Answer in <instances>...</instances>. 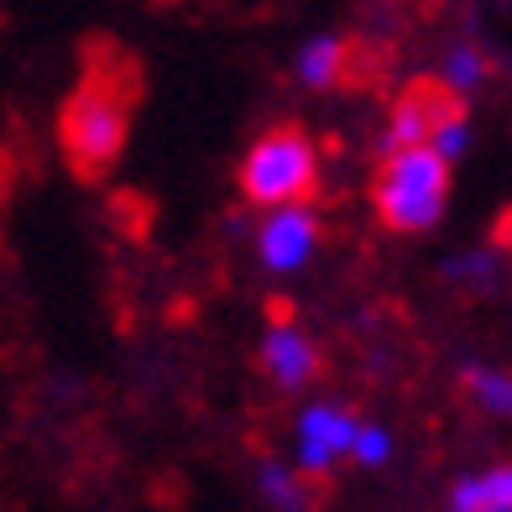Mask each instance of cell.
<instances>
[{
    "label": "cell",
    "instance_id": "1",
    "mask_svg": "<svg viewBox=\"0 0 512 512\" xmlns=\"http://www.w3.org/2000/svg\"><path fill=\"white\" fill-rule=\"evenodd\" d=\"M136 89L142 74L126 58H100L84 68L79 89L58 110V147L68 157V168L79 178H105L126 152L131 115H136Z\"/></svg>",
    "mask_w": 512,
    "mask_h": 512
},
{
    "label": "cell",
    "instance_id": "2",
    "mask_svg": "<svg viewBox=\"0 0 512 512\" xmlns=\"http://www.w3.org/2000/svg\"><path fill=\"white\" fill-rule=\"evenodd\" d=\"M371 204H377V220L398 236L434 230L450 204V162L424 142L387 147L377 162V178H371Z\"/></svg>",
    "mask_w": 512,
    "mask_h": 512
},
{
    "label": "cell",
    "instance_id": "3",
    "mask_svg": "<svg viewBox=\"0 0 512 512\" xmlns=\"http://www.w3.org/2000/svg\"><path fill=\"white\" fill-rule=\"evenodd\" d=\"M236 183L246 204L256 209H277V204H309L314 189H319V147L304 126H272L262 131L256 142L246 147L241 168H236Z\"/></svg>",
    "mask_w": 512,
    "mask_h": 512
},
{
    "label": "cell",
    "instance_id": "4",
    "mask_svg": "<svg viewBox=\"0 0 512 512\" xmlns=\"http://www.w3.org/2000/svg\"><path fill=\"white\" fill-rule=\"evenodd\" d=\"M455 115H465V100L455 95V89L445 84V79H408L403 89H398V100H392V110H387V136H382V152L387 147H418L424 142L429 147V136L445 126V121H455Z\"/></svg>",
    "mask_w": 512,
    "mask_h": 512
},
{
    "label": "cell",
    "instance_id": "5",
    "mask_svg": "<svg viewBox=\"0 0 512 512\" xmlns=\"http://www.w3.org/2000/svg\"><path fill=\"white\" fill-rule=\"evenodd\" d=\"M262 371L283 387V392H298V387H309L319 371H324V356H319V345L298 330V324L288 319V309L277 304L272 309V324H267V335H262Z\"/></svg>",
    "mask_w": 512,
    "mask_h": 512
},
{
    "label": "cell",
    "instance_id": "6",
    "mask_svg": "<svg viewBox=\"0 0 512 512\" xmlns=\"http://www.w3.org/2000/svg\"><path fill=\"white\" fill-rule=\"evenodd\" d=\"M256 251L272 272H298L319 251V215L309 204H277L272 220L256 230Z\"/></svg>",
    "mask_w": 512,
    "mask_h": 512
},
{
    "label": "cell",
    "instance_id": "7",
    "mask_svg": "<svg viewBox=\"0 0 512 512\" xmlns=\"http://www.w3.org/2000/svg\"><path fill=\"white\" fill-rule=\"evenodd\" d=\"M356 424L361 418L340 403H314L298 418V465H304V476H324L340 455H351Z\"/></svg>",
    "mask_w": 512,
    "mask_h": 512
},
{
    "label": "cell",
    "instance_id": "8",
    "mask_svg": "<svg viewBox=\"0 0 512 512\" xmlns=\"http://www.w3.org/2000/svg\"><path fill=\"white\" fill-rule=\"evenodd\" d=\"M293 74H298V84H309V89H340L345 79H351V42L335 37V32L309 37L304 48H298V58H293Z\"/></svg>",
    "mask_w": 512,
    "mask_h": 512
},
{
    "label": "cell",
    "instance_id": "9",
    "mask_svg": "<svg viewBox=\"0 0 512 512\" xmlns=\"http://www.w3.org/2000/svg\"><path fill=\"white\" fill-rule=\"evenodd\" d=\"M460 507H492V512H512V460H497L492 471L455 481V492H450V512H460Z\"/></svg>",
    "mask_w": 512,
    "mask_h": 512
},
{
    "label": "cell",
    "instance_id": "10",
    "mask_svg": "<svg viewBox=\"0 0 512 512\" xmlns=\"http://www.w3.org/2000/svg\"><path fill=\"white\" fill-rule=\"evenodd\" d=\"M460 387L481 413L492 418H512V377L507 371H492V366H465L460 371Z\"/></svg>",
    "mask_w": 512,
    "mask_h": 512
},
{
    "label": "cell",
    "instance_id": "11",
    "mask_svg": "<svg viewBox=\"0 0 512 512\" xmlns=\"http://www.w3.org/2000/svg\"><path fill=\"white\" fill-rule=\"evenodd\" d=\"M256 481H262V497L272 502V512H314V497L304 476L283 471L277 460H262V471H256Z\"/></svg>",
    "mask_w": 512,
    "mask_h": 512
},
{
    "label": "cell",
    "instance_id": "12",
    "mask_svg": "<svg viewBox=\"0 0 512 512\" xmlns=\"http://www.w3.org/2000/svg\"><path fill=\"white\" fill-rule=\"evenodd\" d=\"M439 79H445L460 100H471L476 89L492 79V58H486L481 48H471V42H460V48H450L445 68H439Z\"/></svg>",
    "mask_w": 512,
    "mask_h": 512
},
{
    "label": "cell",
    "instance_id": "13",
    "mask_svg": "<svg viewBox=\"0 0 512 512\" xmlns=\"http://www.w3.org/2000/svg\"><path fill=\"white\" fill-rule=\"evenodd\" d=\"M392 455V434L377 429V424H356V439H351V460L356 465H382Z\"/></svg>",
    "mask_w": 512,
    "mask_h": 512
},
{
    "label": "cell",
    "instance_id": "14",
    "mask_svg": "<svg viewBox=\"0 0 512 512\" xmlns=\"http://www.w3.org/2000/svg\"><path fill=\"white\" fill-rule=\"evenodd\" d=\"M445 277H455V283H465V288H492V267H486V256H455V262L445 267Z\"/></svg>",
    "mask_w": 512,
    "mask_h": 512
}]
</instances>
